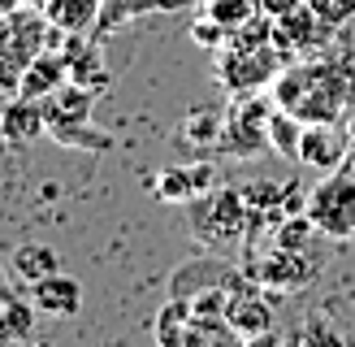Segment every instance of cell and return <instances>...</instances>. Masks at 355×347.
I'll return each instance as SVG.
<instances>
[{
    "label": "cell",
    "instance_id": "obj_8",
    "mask_svg": "<svg viewBox=\"0 0 355 347\" xmlns=\"http://www.w3.org/2000/svg\"><path fill=\"white\" fill-rule=\"evenodd\" d=\"M225 325L234 330L239 339H252V335H264L273 330V304L264 295L260 282H252L247 273H239L225 291Z\"/></svg>",
    "mask_w": 355,
    "mask_h": 347
},
{
    "label": "cell",
    "instance_id": "obj_21",
    "mask_svg": "<svg viewBox=\"0 0 355 347\" xmlns=\"http://www.w3.org/2000/svg\"><path fill=\"white\" fill-rule=\"evenodd\" d=\"M221 126H225V113L221 109H191L187 121L178 126V144H200V148H217L221 139Z\"/></svg>",
    "mask_w": 355,
    "mask_h": 347
},
{
    "label": "cell",
    "instance_id": "obj_13",
    "mask_svg": "<svg viewBox=\"0 0 355 347\" xmlns=\"http://www.w3.org/2000/svg\"><path fill=\"white\" fill-rule=\"evenodd\" d=\"M156 347H195V335H200V317H195V304L173 295V300L156 312Z\"/></svg>",
    "mask_w": 355,
    "mask_h": 347
},
{
    "label": "cell",
    "instance_id": "obj_7",
    "mask_svg": "<svg viewBox=\"0 0 355 347\" xmlns=\"http://www.w3.org/2000/svg\"><path fill=\"white\" fill-rule=\"evenodd\" d=\"M334 31L338 26H329L308 0H299L291 13L273 17V44L286 52V57H312V52H321L334 40Z\"/></svg>",
    "mask_w": 355,
    "mask_h": 347
},
{
    "label": "cell",
    "instance_id": "obj_27",
    "mask_svg": "<svg viewBox=\"0 0 355 347\" xmlns=\"http://www.w3.org/2000/svg\"><path fill=\"white\" fill-rule=\"evenodd\" d=\"M191 40L200 44V48H221V44L230 40V31H225V26L217 22V17L200 13V17H195V22H191Z\"/></svg>",
    "mask_w": 355,
    "mask_h": 347
},
{
    "label": "cell",
    "instance_id": "obj_34",
    "mask_svg": "<svg viewBox=\"0 0 355 347\" xmlns=\"http://www.w3.org/2000/svg\"><path fill=\"white\" fill-rule=\"evenodd\" d=\"M17 5H26V9H48V0H17Z\"/></svg>",
    "mask_w": 355,
    "mask_h": 347
},
{
    "label": "cell",
    "instance_id": "obj_11",
    "mask_svg": "<svg viewBox=\"0 0 355 347\" xmlns=\"http://www.w3.org/2000/svg\"><path fill=\"white\" fill-rule=\"evenodd\" d=\"M0 135L9 144H35V139L48 135V113H44V100H31V96H13L0 104Z\"/></svg>",
    "mask_w": 355,
    "mask_h": 347
},
{
    "label": "cell",
    "instance_id": "obj_1",
    "mask_svg": "<svg viewBox=\"0 0 355 347\" xmlns=\"http://www.w3.org/2000/svg\"><path fill=\"white\" fill-rule=\"evenodd\" d=\"M355 100V69L351 57H304L291 61L273 78V104L295 113L304 126L316 121H343Z\"/></svg>",
    "mask_w": 355,
    "mask_h": 347
},
{
    "label": "cell",
    "instance_id": "obj_22",
    "mask_svg": "<svg viewBox=\"0 0 355 347\" xmlns=\"http://www.w3.org/2000/svg\"><path fill=\"white\" fill-rule=\"evenodd\" d=\"M299 144H304V121L286 109H273L269 117V148L282 161H299Z\"/></svg>",
    "mask_w": 355,
    "mask_h": 347
},
{
    "label": "cell",
    "instance_id": "obj_14",
    "mask_svg": "<svg viewBox=\"0 0 355 347\" xmlns=\"http://www.w3.org/2000/svg\"><path fill=\"white\" fill-rule=\"evenodd\" d=\"M65 61H69V83L87 87V92H104L109 87V69H104V57H100V44L96 40H78V35H65Z\"/></svg>",
    "mask_w": 355,
    "mask_h": 347
},
{
    "label": "cell",
    "instance_id": "obj_36",
    "mask_svg": "<svg viewBox=\"0 0 355 347\" xmlns=\"http://www.w3.org/2000/svg\"><path fill=\"white\" fill-rule=\"evenodd\" d=\"M26 347H52V343H48V339H35V343H26Z\"/></svg>",
    "mask_w": 355,
    "mask_h": 347
},
{
    "label": "cell",
    "instance_id": "obj_4",
    "mask_svg": "<svg viewBox=\"0 0 355 347\" xmlns=\"http://www.w3.org/2000/svg\"><path fill=\"white\" fill-rule=\"evenodd\" d=\"M273 96H260V92H247V96H234L225 104V126H221V139L217 148L225 156H260L269 148V117H273Z\"/></svg>",
    "mask_w": 355,
    "mask_h": 347
},
{
    "label": "cell",
    "instance_id": "obj_23",
    "mask_svg": "<svg viewBox=\"0 0 355 347\" xmlns=\"http://www.w3.org/2000/svg\"><path fill=\"white\" fill-rule=\"evenodd\" d=\"M152 9H156V0H104V9L96 17V40H104V35L117 31L121 22H130L139 13H152Z\"/></svg>",
    "mask_w": 355,
    "mask_h": 347
},
{
    "label": "cell",
    "instance_id": "obj_12",
    "mask_svg": "<svg viewBox=\"0 0 355 347\" xmlns=\"http://www.w3.org/2000/svg\"><path fill=\"white\" fill-rule=\"evenodd\" d=\"M31 300L35 308L44 312V317H78V308H83V287H78V278H69V273H48L40 278V282H31Z\"/></svg>",
    "mask_w": 355,
    "mask_h": 347
},
{
    "label": "cell",
    "instance_id": "obj_26",
    "mask_svg": "<svg viewBox=\"0 0 355 347\" xmlns=\"http://www.w3.org/2000/svg\"><path fill=\"white\" fill-rule=\"evenodd\" d=\"M48 139H57V144L65 148H87V152H104L109 148V139H104L100 130H92L83 121V126H57V130H48Z\"/></svg>",
    "mask_w": 355,
    "mask_h": 347
},
{
    "label": "cell",
    "instance_id": "obj_10",
    "mask_svg": "<svg viewBox=\"0 0 355 347\" xmlns=\"http://www.w3.org/2000/svg\"><path fill=\"white\" fill-rule=\"evenodd\" d=\"M217 187V169L212 165H169L156 174V200H165V204H191L195 196H204V191Z\"/></svg>",
    "mask_w": 355,
    "mask_h": 347
},
{
    "label": "cell",
    "instance_id": "obj_18",
    "mask_svg": "<svg viewBox=\"0 0 355 347\" xmlns=\"http://www.w3.org/2000/svg\"><path fill=\"white\" fill-rule=\"evenodd\" d=\"M35 317H40L35 300H17V295H5V300H0V347L35 343Z\"/></svg>",
    "mask_w": 355,
    "mask_h": 347
},
{
    "label": "cell",
    "instance_id": "obj_3",
    "mask_svg": "<svg viewBox=\"0 0 355 347\" xmlns=\"http://www.w3.org/2000/svg\"><path fill=\"white\" fill-rule=\"evenodd\" d=\"M286 52H282L273 40H230L217 48V83L230 96H247V92H264L273 87V78L286 69Z\"/></svg>",
    "mask_w": 355,
    "mask_h": 347
},
{
    "label": "cell",
    "instance_id": "obj_16",
    "mask_svg": "<svg viewBox=\"0 0 355 347\" xmlns=\"http://www.w3.org/2000/svg\"><path fill=\"white\" fill-rule=\"evenodd\" d=\"M61 83H69V61H65L61 48H44L22 69V96H31V100H48Z\"/></svg>",
    "mask_w": 355,
    "mask_h": 347
},
{
    "label": "cell",
    "instance_id": "obj_6",
    "mask_svg": "<svg viewBox=\"0 0 355 347\" xmlns=\"http://www.w3.org/2000/svg\"><path fill=\"white\" fill-rule=\"evenodd\" d=\"M243 273L252 278V282H260L264 291H304V287H312V278L321 273V265H316V256H308V252H291V248H277L273 243L269 252L247 256Z\"/></svg>",
    "mask_w": 355,
    "mask_h": 347
},
{
    "label": "cell",
    "instance_id": "obj_2",
    "mask_svg": "<svg viewBox=\"0 0 355 347\" xmlns=\"http://www.w3.org/2000/svg\"><path fill=\"white\" fill-rule=\"evenodd\" d=\"M187 226L208 252H230L252 235V204L234 187H212L187 204Z\"/></svg>",
    "mask_w": 355,
    "mask_h": 347
},
{
    "label": "cell",
    "instance_id": "obj_31",
    "mask_svg": "<svg viewBox=\"0 0 355 347\" xmlns=\"http://www.w3.org/2000/svg\"><path fill=\"white\" fill-rule=\"evenodd\" d=\"M191 5V0H156V9H161V13H178V9H187Z\"/></svg>",
    "mask_w": 355,
    "mask_h": 347
},
{
    "label": "cell",
    "instance_id": "obj_17",
    "mask_svg": "<svg viewBox=\"0 0 355 347\" xmlns=\"http://www.w3.org/2000/svg\"><path fill=\"white\" fill-rule=\"evenodd\" d=\"M239 278V269L221 265V260H191L173 273V295H182V300H195L200 291H212V287H230Z\"/></svg>",
    "mask_w": 355,
    "mask_h": 347
},
{
    "label": "cell",
    "instance_id": "obj_9",
    "mask_svg": "<svg viewBox=\"0 0 355 347\" xmlns=\"http://www.w3.org/2000/svg\"><path fill=\"white\" fill-rule=\"evenodd\" d=\"M351 156V130H338V121H316V126H304V144H299V165L308 169H338Z\"/></svg>",
    "mask_w": 355,
    "mask_h": 347
},
{
    "label": "cell",
    "instance_id": "obj_24",
    "mask_svg": "<svg viewBox=\"0 0 355 347\" xmlns=\"http://www.w3.org/2000/svg\"><path fill=\"white\" fill-rule=\"evenodd\" d=\"M204 13L217 17V22L234 35V31H243L247 22H252L260 9H256V0H204Z\"/></svg>",
    "mask_w": 355,
    "mask_h": 347
},
{
    "label": "cell",
    "instance_id": "obj_37",
    "mask_svg": "<svg viewBox=\"0 0 355 347\" xmlns=\"http://www.w3.org/2000/svg\"><path fill=\"white\" fill-rule=\"evenodd\" d=\"M351 144H355V121H351Z\"/></svg>",
    "mask_w": 355,
    "mask_h": 347
},
{
    "label": "cell",
    "instance_id": "obj_33",
    "mask_svg": "<svg viewBox=\"0 0 355 347\" xmlns=\"http://www.w3.org/2000/svg\"><path fill=\"white\" fill-rule=\"evenodd\" d=\"M13 9H17V0H0V17H9Z\"/></svg>",
    "mask_w": 355,
    "mask_h": 347
},
{
    "label": "cell",
    "instance_id": "obj_20",
    "mask_svg": "<svg viewBox=\"0 0 355 347\" xmlns=\"http://www.w3.org/2000/svg\"><path fill=\"white\" fill-rule=\"evenodd\" d=\"M9 265H13L17 278H26V282H40V278H48V273L61 269V256H57V248H52V243L26 239V243H17V248H13Z\"/></svg>",
    "mask_w": 355,
    "mask_h": 347
},
{
    "label": "cell",
    "instance_id": "obj_25",
    "mask_svg": "<svg viewBox=\"0 0 355 347\" xmlns=\"http://www.w3.org/2000/svg\"><path fill=\"white\" fill-rule=\"evenodd\" d=\"M312 235H321V230H316V221L308 213H299V217H286V221L277 226L273 243H277V248H291V252H308Z\"/></svg>",
    "mask_w": 355,
    "mask_h": 347
},
{
    "label": "cell",
    "instance_id": "obj_5",
    "mask_svg": "<svg viewBox=\"0 0 355 347\" xmlns=\"http://www.w3.org/2000/svg\"><path fill=\"white\" fill-rule=\"evenodd\" d=\"M304 213L316 221L325 239H355V174L347 165L329 169L321 183L308 191Z\"/></svg>",
    "mask_w": 355,
    "mask_h": 347
},
{
    "label": "cell",
    "instance_id": "obj_30",
    "mask_svg": "<svg viewBox=\"0 0 355 347\" xmlns=\"http://www.w3.org/2000/svg\"><path fill=\"white\" fill-rule=\"evenodd\" d=\"M243 347H282V339L273 335V330H264V335H252V339H247Z\"/></svg>",
    "mask_w": 355,
    "mask_h": 347
},
{
    "label": "cell",
    "instance_id": "obj_32",
    "mask_svg": "<svg viewBox=\"0 0 355 347\" xmlns=\"http://www.w3.org/2000/svg\"><path fill=\"white\" fill-rule=\"evenodd\" d=\"M9 295V273H5V265H0V300Z\"/></svg>",
    "mask_w": 355,
    "mask_h": 347
},
{
    "label": "cell",
    "instance_id": "obj_19",
    "mask_svg": "<svg viewBox=\"0 0 355 347\" xmlns=\"http://www.w3.org/2000/svg\"><path fill=\"white\" fill-rule=\"evenodd\" d=\"M104 9V0H48V22L52 31L61 35H83V31H96V17Z\"/></svg>",
    "mask_w": 355,
    "mask_h": 347
},
{
    "label": "cell",
    "instance_id": "obj_29",
    "mask_svg": "<svg viewBox=\"0 0 355 347\" xmlns=\"http://www.w3.org/2000/svg\"><path fill=\"white\" fill-rule=\"evenodd\" d=\"M295 5H299V0H256V9L264 17H282V13H291Z\"/></svg>",
    "mask_w": 355,
    "mask_h": 347
},
{
    "label": "cell",
    "instance_id": "obj_15",
    "mask_svg": "<svg viewBox=\"0 0 355 347\" xmlns=\"http://www.w3.org/2000/svg\"><path fill=\"white\" fill-rule=\"evenodd\" d=\"M92 104H96V92H87V87H78V83H61L57 92L44 100L48 130H57V126H83V121H92Z\"/></svg>",
    "mask_w": 355,
    "mask_h": 347
},
{
    "label": "cell",
    "instance_id": "obj_28",
    "mask_svg": "<svg viewBox=\"0 0 355 347\" xmlns=\"http://www.w3.org/2000/svg\"><path fill=\"white\" fill-rule=\"evenodd\" d=\"M308 5L321 13L329 26H347L351 17H355V0H308Z\"/></svg>",
    "mask_w": 355,
    "mask_h": 347
},
{
    "label": "cell",
    "instance_id": "obj_35",
    "mask_svg": "<svg viewBox=\"0 0 355 347\" xmlns=\"http://www.w3.org/2000/svg\"><path fill=\"white\" fill-rule=\"evenodd\" d=\"M347 169L355 174V144H351V156H347Z\"/></svg>",
    "mask_w": 355,
    "mask_h": 347
}]
</instances>
